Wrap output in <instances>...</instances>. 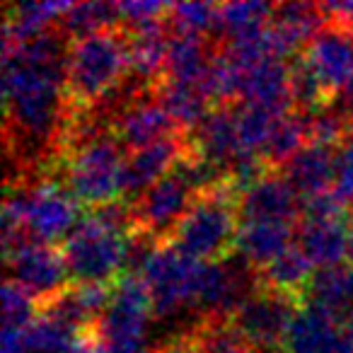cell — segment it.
<instances>
[{"instance_id":"21","label":"cell","mask_w":353,"mask_h":353,"mask_svg":"<svg viewBox=\"0 0 353 353\" xmlns=\"http://www.w3.org/2000/svg\"><path fill=\"white\" fill-rule=\"evenodd\" d=\"M307 300L324 307L339 324H353V266H334L314 274Z\"/></svg>"},{"instance_id":"19","label":"cell","mask_w":353,"mask_h":353,"mask_svg":"<svg viewBox=\"0 0 353 353\" xmlns=\"http://www.w3.org/2000/svg\"><path fill=\"white\" fill-rule=\"evenodd\" d=\"M295 245L312 266L334 269L348 256V221H300Z\"/></svg>"},{"instance_id":"23","label":"cell","mask_w":353,"mask_h":353,"mask_svg":"<svg viewBox=\"0 0 353 353\" xmlns=\"http://www.w3.org/2000/svg\"><path fill=\"white\" fill-rule=\"evenodd\" d=\"M155 97L162 107L167 109L174 123L179 126V131L184 136L194 133L203 123V119L208 117V112L213 109V104L206 99V94L199 88L192 85H179V83H157L155 85Z\"/></svg>"},{"instance_id":"17","label":"cell","mask_w":353,"mask_h":353,"mask_svg":"<svg viewBox=\"0 0 353 353\" xmlns=\"http://www.w3.org/2000/svg\"><path fill=\"white\" fill-rule=\"evenodd\" d=\"M295 230L288 223L274 221H240L235 240V254L245 259L254 271L279 259L288 247H293Z\"/></svg>"},{"instance_id":"5","label":"cell","mask_w":353,"mask_h":353,"mask_svg":"<svg viewBox=\"0 0 353 353\" xmlns=\"http://www.w3.org/2000/svg\"><path fill=\"white\" fill-rule=\"evenodd\" d=\"M203 261L179 252L170 240L160 242L141 271V279L150 295L155 317L174 314L182 305H192L194 285Z\"/></svg>"},{"instance_id":"26","label":"cell","mask_w":353,"mask_h":353,"mask_svg":"<svg viewBox=\"0 0 353 353\" xmlns=\"http://www.w3.org/2000/svg\"><path fill=\"white\" fill-rule=\"evenodd\" d=\"M307 123H305V114L290 112L285 117H281L274 123L269 133V141H266L264 150H261V160L266 162V167L274 172H279L295 152L303 145H307Z\"/></svg>"},{"instance_id":"27","label":"cell","mask_w":353,"mask_h":353,"mask_svg":"<svg viewBox=\"0 0 353 353\" xmlns=\"http://www.w3.org/2000/svg\"><path fill=\"white\" fill-rule=\"evenodd\" d=\"M59 22H61V32L73 41L92 37V34H97V32L121 27L117 3H104V0L70 6V10L65 12Z\"/></svg>"},{"instance_id":"31","label":"cell","mask_w":353,"mask_h":353,"mask_svg":"<svg viewBox=\"0 0 353 353\" xmlns=\"http://www.w3.org/2000/svg\"><path fill=\"white\" fill-rule=\"evenodd\" d=\"M216 10L218 6H211V3H170L167 20L172 25V32L203 37L206 32H213Z\"/></svg>"},{"instance_id":"30","label":"cell","mask_w":353,"mask_h":353,"mask_svg":"<svg viewBox=\"0 0 353 353\" xmlns=\"http://www.w3.org/2000/svg\"><path fill=\"white\" fill-rule=\"evenodd\" d=\"M75 329L54 322L49 317H37L25 329L27 353H68L75 341Z\"/></svg>"},{"instance_id":"25","label":"cell","mask_w":353,"mask_h":353,"mask_svg":"<svg viewBox=\"0 0 353 353\" xmlns=\"http://www.w3.org/2000/svg\"><path fill=\"white\" fill-rule=\"evenodd\" d=\"M194 353H259L232 319H201L187 329Z\"/></svg>"},{"instance_id":"14","label":"cell","mask_w":353,"mask_h":353,"mask_svg":"<svg viewBox=\"0 0 353 353\" xmlns=\"http://www.w3.org/2000/svg\"><path fill=\"white\" fill-rule=\"evenodd\" d=\"M303 56L336 99V92L353 73V32L327 25L305 46Z\"/></svg>"},{"instance_id":"4","label":"cell","mask_w":353,"mask_h":353,"mask_svg":"<svg viewBox=\"0 0 353 353\" xmlns=\"http://www.w3.org/2000/svg\"><path fill=\"white\" fill-rule=\"evenodd\" d=\"M121 167H123V145L114 133L94 138L92 143L78 148L65 160V187L75 201L90 206H104L117 201L121 194Z\"/></svg>"},{"instance_id":"28","label":"cell","mask_w":353,"mask_h":353,"mask_svg":"<svg viewBox=\"0 0 353 353\" xmlns=\"http://www.w3.org/2000/svg\"><path fill=\"white\" fill-rule=\"evenodd\" d=\"M290 94H293V109L300 114H314L334 102V94L303 54L295 56L290 63Z\"/></svg>"},{"instance_id":"10","label":"cell","mask_w":353,"mask_h":353,"mask_svg":"<svg viewBox=\"0 0 353 353\" xmlns=\"http://www.w3.org/2000/svg\"><path fill=\"white\" fill-rule=\"evenodd\" d=\"M112 133L128 150H141L165 138L184 136L167 109L157 102L155 90L141 92L114 117Z\"/></svg>"},{"instance_id":"16","label":"cell","mask_w":353,"mask_h":353,"mask_svg":"<svg viewBox=\"0 0 353 353\" xmlns=\"http://www.w3.org/2000/svg\"><path fill=\"white\" fill-rule=\"evenodd\" d=\"M279 172L303 199L317 196V194L329 192L334 187V179H336V155H334L332 148L307 143Z\"/></svg>"},{"instance_id":"22","label":"cell","mask_w":353,"mask_h":353,"mask_svg":"<svg viewBox=\"0 0 353 353\" xmlns=\"http://www.w3.org/2000/svg\"><path fill=\"white\" fill-rule=\"evenodd\" d=\"M73 3H25V6H6V25L3 41L8 44H25L34 37L51 30L56 20L70 10Z\"/></svg>"},{"instance_id":"2","label":"cell","mask_w":353,"mask_h":353,"mask_svg":"<svg viewBox=\"0 0 353 353\" xmlns=\"http://www.w3.org/2000/svg\"><path fill=\"white\" fill-rule=\"evenodd\" d=\"M128 73L126 32L123 27L104 30L70 44L65 97L73 109H92Z\"/></svg>"},{"instance_id":"3","label":"cell","mask_w":353,"mask_h":353,"mask_svg":"<svg viewBox=\"0 0 353 353\" xmlns=\"http://www.w3.org/2000/svg\"><path fill=\"white\" fill-rule=\"evenodd\" d=\"M126 237L128 232L109 230L92 213H85L61 242L73 283H117L126 271Z\"/></svg>"},{"instance_id":"15","label":"cell","mask_w":353,"mask_h":353,"mask_svg":"<svg viewBox=\"0 0 353 353\" xmlns=\"http://www.w3.org/2000/svg\"><path fill=\"white\" fill-rule=\"evenodd\" d=\"M213 54H216L213 39H206L201 34H187V32H172L160 80L162 83L192 85V88L201 90L203 75H206Z\"/></svg>"},{"instance_id":"7","label":"cell","mask_w":353,"mask_h":353,"mask_svg":"<svg viewBox=\"0 0 353 353\" xmlns=\"http://www.w3.org/2000/svg\"><path fill=\"white\" fill-rule=\"evenodd\" d=\"M300 305L303 303L293 295L256 285L254 293L232 314V322L259 353H283L285 334Z\"/></svg>"},{"instance_id":"6","label":"cell","mask_w":353,"mask_h":353,"mask_svg":"<svg viewBox=\"0 0 353 353\" xmlns=\"http://www.w3.org/2000/svg\"><path fill=\"white\" fill-rule=\"evenodd\" d=\"M150 314V295L143 279L123 274L114 283L109 307L97 319V332L107 343V353L145 346L143 339H145V324Z\"/></svg>"},{"instance_id":"34","label":"cell","mask_w":353,"mask_h":353,"mask_svg":"<svg viewBox=\"0 0 353 353\" xmlns=\"http://www.w3.org/2000/svg\"><path fill=\"white\" fill-rule=\"evenodd\" d=\"M3 353H27L25 329H3Z\"/></svg>"},{"instance_id":"8","label":"cell","mask_w":353,"mask_h":353,"mask_svg":"<svg viewBox=\"0 0 353 353\" xmlns=\"http://www.w3.org/2000/svg\"><path fill=\"white\" fill-rule=\"evenodd\" d=\"M192 201L194 192L187 187V182L176 172H170L136 201H131V230L143 232L157 242L170 240L176 225L187 216Z\"/></svg>"},{"instance_id":"11","label":"cell","mask_w":353,"mask_h":353,"mask_svg":"<svg viewBox=\"0 0 353 353\" xmlns=\"http://www.w3.org/2000/svg\"><path fill=\"white\" fill-rule=\"evenodd\" d=\"M8 279L20 283L37 300V305L49 300L68 285V269L61 247L32 245L8 256Z\"/></svg>"},{"instance_id":"1","label":"cell","mask_w":353,"mask_h":353,"mask_svg":"<svg viewBox=\"0 0 353 353\" xmlns=\"http://www.w3.org/2000/svg\"><path fill=\"white\" fill-rule=\"evenodd\" d=\"M240 199L230 174L211 192L196 194L187 216L172 232L170 242L199 261H223L235 252L240 230Z\"/></svg>"},{"instance_id":"35","label":"cell","mask_w":353,"mask_h":353,"mask_svg":"<svg viewBox=\"0 0 353 353\" xmlns=\"http://www.w3.org/2000/svg\"><path fill=\"white\" fill-rule=\"evenodd\" d=\"M348 261L353 266V213L348 216Z\"/></svg>"},{"instance_id":"32","label":"cell","mask_w":353,"mask_h":353,"mask_svg":"<svg viewBox=\"0 0 353 353\" xmlns=\"http://www.w3.org/2000/svg\"><path fill=\"white\" fill-rule=\"evenodd\" d=\"M37 300L12 279L3 285V329H27L39 317Z\"/></svg>"},{"instance_id":"36","label":"cell","mask_w":353,"mask_h":353,"mask_svg":"<svg viewBox=\"0 0 353 353\" xmlns=\"http://www.w3.org/2000/svg\"><path fill=\"white\" fill-rule=\"evenodd\" d=\"M114 353H155V351L143 346V348H133V351H114Z\"/></svg>"},{"instance_id":"20","label":"cell","mask_w":353,"mask_h":353,"mask_svg":"<svg viewBox=\"0 0 353 353\" xmlns=\"http://www.w3.org/2000/svg\"><path fill=\"white\" fill-rule=\"evenodd\" d=\"M312 279V264H310V259L303 254V250L298 245L288 247L279 259H274L269 266L256 271V283L261 288L293 295L300 303L307 300V290Z\"/></svg>"},{"instance_id":"13","label":"cell","mask_w":353,"mask_h":353,"mask_svg":"<svg viewBox=\"0 0 353 353\" xmlns=\"http://www.w3.org/2000/svg\"><path fill=\"white\" fill-rule=\"evenodd\" d=\"M242 221H274L295 223L303 221V196L285 182L281 172L271 170L240 199Z\"/></svg>"},{"instance_id":"37","label":"cell","mask_w":353,"mask_h":353,"mask_svg":"<svg viewBox=\"0 0 353 353\" xmlns=\"http://www.w3.org/2000/svg\"><path fill=\"white\" fill-rule=\"evenodd\" d=\"M348 143H353V136H351V141H348Z\"/></svg>"},{"instance_id":"18","label":"cell","mask_w":353,"mask_h":353,"mask_svg":"<svg viewBox=\"0 0 353 353\" xmlns=\"http://www.w3.org/2000/svg\"><path fill=\"white\" fill-rule=\"evenodd\" d=\"M196 152L211 165L228 170L240 152L237 138V109L235 107H213L203 123L194 133H189Z\"/></svg>"},{"instance_id":"24","label":"cell","mask_w":353,"mask_h":353,"mask_svg":"<svg viewBox=\"0 0 353 353\" xmlns=\"http://www.w3.org/2000/svg\"><path fill=\"white\" fill-rule=\"evenodd\" d=\"M274 12L276 6L259 3V0L218 6L213 37H218V44H225V41H235L247 34H254V32L269 27V20H274Z\"/></svg>"},{"instance_id":"9","label":"cell","mask_w":353,"mask_h":353,"mask_svg":"<svg viewBox=\"0 0 353 353\" xmlns=\"http://www.w3.org/2000/svg\"><path fill=\"white\" fill-rule=\"evenodd\" d=\"M30 206H27L25 230L41 245H54L61 237H68L78 225V201L56 176H46L34 184H27Z\"/></svg>"},{"instance_id":"12","label":"cell","mask_w":353,"mask_h":353,"mask_svg":"<svg viewBox=\"0 0 353 353\" xmlns=\"http://www.w3.org/2000/svg\"><path fill=\"white\" fill-rule=\"evenodd\" d=\"M189 148L187 136H174L157 141L141 150H133L131 155L123 160L121 167V196L133 199L136 201L143 192L152 187L155 182H160L162 176H167L174 165L182 160V155Z\"/></svg>"},{"instance_id":"29","label":"cell","mask_w":353,"mask_h":353,"mask_svg":"<svg viewBox=\"0 0 353 353\" xmlns=\"http://www.w3.org/2000/svg\"><path fill=\"white\" fill-rule=\"evenodd\" d=\"M281 117L256 104H242L237 109V138H240V152L237 155H259L264 150L269 133Z\"/></svg>"},{"instance_id":"33","label":"cell","mask_w":353,"mask_h":353,"mask_svg":"<svg viewBox=\"0 0 353 353\" xmlns=\"http://www.w3.org/2000/svg\"><path fill=\"white\" fill-rule=\"evenodd\" d=\"M119 8V20L121 27H136L143 22L165 17L170 10V3H157V0H126V3H117Z\"/></svg>"}]
</instances>
